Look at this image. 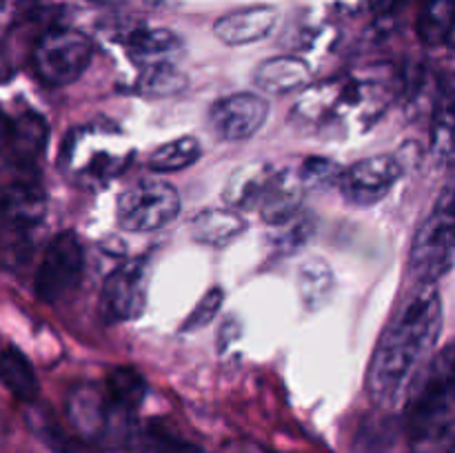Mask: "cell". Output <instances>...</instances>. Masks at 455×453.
Listing matches in <instances>:
<instances>
[{"label": "cell", "mask_w": 455, "mask_h": 453, "mask_svg": "<svg viewBox=\"0 0 455 453\" xmlns=\"http://www.w3.org/2000/svg\"><path fill=\"white\" fill-rule=\"evenodd\" d=\"M443 331L438 282H416L382 331L367 373V389L380 409H394L411 395Z\"/></svg>", "instance_id": "1"}, {"label": "cell", "mask_w": 455, "mask_h": 453, "mask_svg": "<svg viewBox=\"0 0 455 453\" xmlns=\"http://www.w3.org/2000/svg\"><path fill=\"white\" fill-rule=\"evenodd\" d=\"M409 409V440L413 453H453L455 398L453 346L431 360L418 378Z\"/></svg>", "instance_id": "2"}, {"label": "cell", "mask_w": 455, "mask_h": 453, "mask_svg": "<svg viewBox=\"0 0 455 453\" xmlns=\"http://www.w3.org/2000/svg\"><path fill=\"white\" fill-rule=\"evenodd\" d=\"M65 413L69 425L87 442L102 449L127 447L136 435L133 411L109 395L105 385L83 382L67 393Z\"/></svg>", "instance_id": "3"}, {"label": "cell", "mask_w": 455, "mask_h": 453, "mask_svg": "<svg viewBox=\"0 0 455 453\" xmlns=\"http://www.w3.org/2000/svg\"><path fill=\"white\" fill-rule=\"evenodd\" d=\"M47 213V195L34 171H25L0 191V262L25 260L31 231L38 229Z\"/></svg>", "instance_id": "4"}, {"label": "cell", "mask_w": 455, "mask_h": 453, "mask_svg": "<svg viewBox=\"0 0 455 453\" xmlns=\"http://www.w3.org/2000/svg\"><path fill=\"white\" fill-rule=\"evenodd\" d=\"M391 84L394 83L389 80L387 71H382L380 76H367L363 80L354 78V76L329 80V83L309 87L302 93L298 114L311 123H331L358 107H367L369 114H373V107L382 109L387 105Z\"/></svg>", "instance_id": "5"}, {"label": "cell", "mask_w": 455, "mask_h": 453, "mask_svg": "<svg viewBox=\"0 0 455 453\" xmlns=\"http://www.w3.org/2000/svg\"><path fill=\"white\" fill-rule=\"evenodd\" d=\"M453 226V189L447 187L413 240L409 269L416 282H438L451 271L455 253Z\"/></svg>", "instance_id": "6"}, {"label": "cell", "mask_w": 455, "mask_h": 453, "mask_svg": "<svg viewBox=\"0 0 455 453\" xmlns=\"http://www.w3.org/2000/svg\"><path fill=\"white\" fill-rule=\"evenodd\" d=\"M180 213V194L167 180L145 178L123 191L116 203L118 225L127 231L147 234V231L163 229Z\"/></svg>", "instance_id": "7"}, {"label": "cell", "mask_w": 455, "mask_h": 453, "mask_svg": "<svg viewBox=\"0 0 455 453\" xmlns=\"http://www.w3.org/2000/svg\"><path fill=\"white\" fill-rule=\"evenodd\" d=\"M92 40L74 29H52L34 49V67L40 80L65 87L78 80L92 62Z\"/></svg>", "instance_id": "8"}, {"label": "cell", "mask_w": 455, "mask_h": 453, "mask_svg": "<svg viewBox=\"0 0 455 453\" xmlns=\"http://www.w3.org/2000/svg\"><path fill=\"white\" fill-rule=\"evenodd\" d=\"M84 271V249L74 231H62L49 242L36 274V296L47 305L65 300L80 284Z\"/></svg>", "instance_id": "9"}, {"label": "cell", "mask_w": 455, "mask_h": 453, "mask_svg": "<svg viewBox=\"0 0 455 453\" xmlns=\"http://www.w3.org/2000/svg\"><path fill=\"white\" fill-rule=\"evenodd\" d=\"M147 260H129L116 266L105 280L100 291V311L102 320L109 324L127 322V320L140 318L147 305Z\"/></svg>", "instance_id": "10"}, {"label": "cell", "mask_w": 455, "mask_h": 453, "mask_svg": "<svg viewBox=\"0 0 455 453\" xmlns=\"http://www.w3.org/2000/svg\"><path fill=\"white\" fill-rule=\"evenodd\" d=\"M403 173L404 163L398 155H371L342 171L338 185L347 203L354 207H369L385 198Z\"/></svg>", "instance_id": "11"}, {"label": "cell", "mask_w": 455, "mask_h": 453, "mask_svg": "<svg viewBox=\"0 0 455 453\" xmlns=\"http://www.w3.org/2000/svg\"><path fill=\"white\" fill-rule=\"evenodd\" d=\"M269 105L262 96L249 91L220 98L209 109V124L222 140H247L265 124Z\"/></svg>", "instance_id": "12"}, {"label": "cell", "mask_w": 455, "mask_h": 453, "mask_svg": "<svg viewBox=\"0 0 455 453\" xmlns=\"http://www.w3.org/2000/svg\"><path fill=\"white\" fill-rule=\"evenodd\" d=\"M275 22H278V12L269 4H258V7L238 9L220 20L213 27V34L218 40L225 44H249L256 40L267 38L274 31Z\"/></svg>", "instance_id": "13"}, {"label": "cell", "mask_w": 455, "mask_h": 453, "mask_svg": "<svg viewBox=\"0 0 455 453\" xmlns=\"http://www.w3.org/2000/svg\"><path fill=\"white\" fill-rule=\"evenodd\" d=\"M275 176V169L269 163H249L244 167L235 169L225 187V203L234 209H253L260 204L269 189L271 180Z\"/></svg>", "instance_id": "14"}, {"label": "cell", "mask_w": 455, "mask_h": 453, "mask_svg": "<svg viewBox=\"0 0 455 453\" xmlns=\"http://www.w3.org/2000/svg\"><path fill=\"white\" fill-rule=\"evenodd\" d=\"M302 189L305 187L298 180L296 171H275L265 198L258 204V209L262 213V220L274 226L289 220L291 216H296L300 211L302 194H305Z\"/></svg>", "instance_id": "15"}, {"label": "cell", "mask_w": 455, "mask_h": 453, "mask_svg": "<svg viewBox=\"0 0 455 453\" xmlns=\"http://www.w3.org/2000/svg\"><path fill=\"white\" fill-rule=\"evenodd\" d=\"M47 138H49L47 120H44L40 114L29 111V114L13 120L12 142H9L7 147V149H12L13 163H16L20 169H25V171H31L34 164L40 160V155L44 154Z\"/></svg>", "instance_id": "16"}, {"label": "cell", "mask_w": 455, "mask_h": 453, "mask_svg": "<svg viewBox=\"0 0 455 453\" xmlns=\"http://www.w3.org/2000/svg\"><path fill=\"white\" fill-rule=\"evenodd\" d=\"M311 69L296 56H278L265 60L253 74V83L267 93H289L309 84Z\"/></svg>", "instance_id": "17"}, {"label": "cell", "mask_w": 455, "mask_h": 453, "mask_svg": "<svg viewBox=\"0 0 455 453\" xmlns=\"http://www.w3.org/2000/svg\"><path fill=\"white\" fill-rule=\"evenodd\" d=\"M127 49L138 65L149 67L160 65V62H172V58L182 49V40L169 29L142 27L129 36Z\"/></svg>", "instance_id": "18"}, {"label": "cell", "mask_w": 455, "mask_h": 453, "mask_svg": "<svg viewBox=\"0 0 455 453\" xmlns=\"http://www.w3.org/2000/svg\"><path fill=\"white\" fill-rule=\"evenodd\" d=\"M247 229V222L234 209H204L191 220V235L194 240L212 247L229 242L238 238Z\"/></svg>", "instance_id": "19"}, {"label": "cell", "mask_w": 455, "mask_h": 453, "mask_svg": "<svg viewBox=\"0 0 455 453\" xmlns=\"http://www.w3.org/2000/svg\"><path fill=\"white\" fill-rule=\"evenodd\" d=\"M0 385L22 402H34L38 395L40 386L34 367L16 346H7L4 351H0Z\"/></svg>", "instance_id": "20"}, {"label": "cell", "mask_w": 455, "mask_h": 453, "mask_svg": "<svg viewBox=\"0 0 455 453\" xmlns=\"http://www.w3.org/2000/svg\"><path fill=\"white\" fill-rule=\"evenodd\" d=\"M333 291V271L320 258L302 262L298 269V293L309 311L323 309Z\"/></svg>", "instance_id": "21"}, {"label": "cell", "mask_w": 455, "mask_h": 453, "mask_svg": "<svg viewBox=\"0 0 455 453\" xmlns=\"http://www.w3.org/2000/svg\"><path fill=\"white\" fill-rule=\"evenodd\" d=\"M455 0H425L418 16V38L429 47H440L451 38Z\"/></svg>", "instance_id": "22"}, {"label": "cell", "mask_w": 455, "mask_h": 453, "mask_svg": "<svg viewBox=\"0 0 455 453\" xmlns=\"http://www.w3.org/2000/svg\"><path fill=\"white\" fill-rule=\"evenodd\" d=\"M200 154H203V147L196 140L194 136H182L178 140L167 142V145L158 147V149L151 154L149 167L158 173H172L180 171V169L191 167L194 163H198Z\"/></svg>", "instance_id": "23"}, {"label": "cell", "mask_w": 455, "mask_h": 453, "mask_svg": "<svg viewBox=\"0 0 455 453\" xmlns=\"http://www.w3.org/2000/svg\"><path fill=\"white\" fill-rule=\"evenodd\" d=\"M105 389L109 391L111 398L118 400L123 407L136 411V409L140 407L142 400H145L147 382L145 378H142V373L136 371V369L118 367L111 369V371L107 373Z\"/></svg>", "instance_id": "24"}, {"label": "cell", "mask_w": 455, "mask_h": 453, "mask_svg": "<svg viewBox=\"0 0 455 453\" xmlns=\"http://www.w3.org/2000/svg\"><path fill=\"white\" fill-rule=\"evenodd\" d=\"M434 140V154L443 160H451L453 154V91L451 83L440 91L438 102H435V115H434V131H431Z\"/></svg>", "instance_id": "25"}, {"label": "cell", "mask_w": 455, "mask_h": 453, "mask_svg": "<svg viewBox=\"0 0 455 453\" xmlns=\"http://www.w3.org/2000/svg\"><path fill=\"white\" fill-rule=\"evenodd\" d=\"M185 83V76L173 67V62H160V65L142 67L136 89L145 96H169L180 91Z\"/></svg>", "instance_id": "26"}, {"label": "cell", "mask_w": 455, "mask_h": 453, "mask_svg": "<svg viewBox=\"0 0 455 453\" xmlns=\"http://www.w3.org/2000/svg\"><path fill=\"white\" fill-rule=\"evenodd\" d=\"M311 234H314V220L307 213L298 211L289 220L274 225L269 242L278 253H293L311 238Z\"/></svg>", "instance_id": "27"}, {"label": "cell", "mask_w": 455, "mask_h": 453, "mask_svg": "<svg viewBox=\"0 0 455 453\" xmlns=\"http://www.w3.org/2000/svg\"><path fill=\"white\" fill-rule=\"evenodd\" d=\"M340 164L331 158H324V155H309L296 169V176L302 187L331 185V182H336L340 178Z\"/></svg>", "instance_id": "28"}, {"label": "cell", "mask_w": 455, "mask_h": 453, "mask_svg": "<svg viewBox=\"0 0 455 453\" xmlns=\"http://www.w3.org/2000/svg\"><path fill=\"white\" fill-rule=\"evenodd\" d=\"M222 298H225V293H222L220 287L209 289V291L200 298L198 305L194 306V311L189 314V318L185 320V324H182V331H196V329L207 327V324L216 318L218 311H220Z\"/></svg>", "instance_id": "29"}, {"label": "cell", "mask_w": 455, "mask_h": 453, "mask_svg": "<svg viewBox=\"0 0 455 453\" xmlns=\"http://www.w3.org/2000/svg\"><path fill=\"white\" fill-rule=\"evenodd\" d=\"M142 453H203L198 447L182 440L173 438V435L164 433V431L151 429L147 431L142 438Z\"/></svg>", "instance_id": "30"}, {"label": "cell", "mask_w": 455, "mask_h": 453, "mask_svg": "<svg viewBox=\"0 0 455 453\" xmlns=\"http://www.w3.org/2000/svg\"><path fill=\"white\" fill-rule=\"evenodd\" d=\"M218 333H220V336H218V349L225 351L227 346L231 345V342L238 340V338H240V324H238V320L229 318L225 324H222L220 331H218Z\"/></svg>", "instance_id": "31"}, {"label": "cell", "mask_w": 455, "mask_h": 453, "mask_svg": "<svg viewBox=\"0 0 455 453\" xmlns=\"http://www.w3.org/2000/svg\"><path fill=\"white\" fill-rule=\"evenodd\" d=\"M12 133H13V120L9 118L7 111L0 107V151H4L12 142Z\"/></svg>", "instance_id": "32"}, {"label": "cell", "mask_w": 455, "mask_h": 453, "mask_svg": "<svg viewBox=\"0 0 455 453\" xmlns=\"http://www.w3.org/2000/svg\"><path fill=\"white\" fill-rule=\"evenodd\" d=\"M222 453H269V451H265V449L258 447V444L235 442V444H229V447H227Z\"/></svg>", "instance_id": "33"}, {"label": "cell", "mask_w": 455, "mask_h": 453, "mask_svg": "<svg viewBox=\"0 0 455 453\" xmlns=\"http://www.w3.org/2000/svg\"><path fill=\"white\" fill-rule=\"evenodd\" d=\"M4 433H7V426H4V417H3V411H0V444L4 442Z\"/></svg>", "instance_id": "34"}]
</instances>
